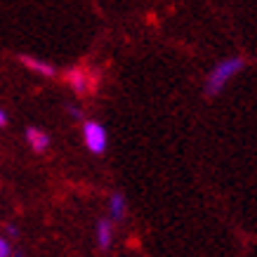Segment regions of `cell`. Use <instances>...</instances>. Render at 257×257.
Instances as JSON below:
<instances>
[{"label":"cell","instance_id":"1","mask_svg":"<svg viewBox=\"0 0 257 257\" xmlns=\"http://www.w3.org/2000/svg\"><path fill=\"white\" fill-rule=\"evenodd\" d=\"M243 66H245V59H243V57H229V59H222V62L208 73V80H205V94H208V97H217V94L226 87V83L234 78Z\"/></svg>","mask_w":257,"mask_h":257},{"label":"cell","instance_id":"2","mask_svg":"<svg viewBox=\"0 0 257 257\" xmlns=\"http://www.w3.org/2000/svg\"><path fill=\"white\" fill-rule=\"evenodd\" d=\"M83 137H85V144L92 154H104L106 151V130L104 125H99L97 120H87L83 125Z\"/></svg>","mask_w":257,"mask_h":257},{"label":"cell","instance_id":"3","mask_svg":"<svg viewBox=\"0 0 257 257\" xmlns=\"http://www.w3.org/2000/svg\"><path fill=\"white\" fill-rule=\"evenodd\" d=\"M66 83L78 94H85L87 87H90V78H87V73L83 69H71L69 73H66Z\"/></svg>","mask_w":257,"mask_h":257},{"label":"cell","instance_id":"4","mask_svg":"<svg viewBox=\"0 0 257 257\" xmlns=\"http://www.w3.org/2000/svg\"><path fill=\"white\" fill-rule=\"evenodd\" d=\"M22 59L24 66H29L31 71H36V73H40V76H47V78H52L57 71L52 64H47V62H40V59H33V57H19Z\"/></svg>","mask_w":257,"mask_h":257},{"label":"cell","instance_id":"5","mask_svg":"<svg viewBox=\"0 0 257 257\" xmlns=\"http://www.w3.org/2000/svg\"><path fill=\"white\" fill-rule=\"evenodd\" d=\"M26 140H29V144H31L36 151H45V149L50 147V137H47L43 130H38V127H29V130H26Z\"/></svg>","mask_w":257,"mask_h":257},{"label":"cell","instance_id":"6","mask_svg":"<svg viewBox=\"0 0 257 257\" xmlns=\"http://www.w3.org/2000/svg\"><path fill=\"white\" fill-rule=\"evenodd\" d=\"M97 243L101 250H106L111 245V222L109 219H99L97 224Z\"/></svg>","mask_w":257,"mask_h":257},{"label":"cell","instance_id":"7","mask_svg":"<svg viewBox=\"0 0 257 257\" xmlns=\"http://www.w3.org/2000/svg\"><path fill=\"white\" fill-rule=\"evenodd\" d=\"M109 210H111V215H113V219H123V215H125V198H123V196H120V194L111 196Z\"/></svg>","mask_w":257,"mask_h":257},{"label":"cell","instance_id":"8","mask_svg":"<svg viewBox=\"0 0 257 257\" xmlns=\"http://www.w3.org/2000/svg\"><path fill=\"white\" fill-rule=\"evenodd\" d=\"M0 257H10V243L5 238H0Z\"/></svg>","mask_w":257,"mask_h":257},{"label":"cell","instance_id":"9","mask_svg":"<svg viewBox=\"0 0 257 257\" xmlns=\"http://www.w3.org/2000/svg\"><path fill=\"white\" fill-rule=\"evenodd\" d=\"M69 113H71V116H73V118H80V116H83V113H80V109H76V106H71V109H69Z\"/></svg>","mask_w":257,"mask_h":257},{"label":"cell","instance_id":"10","mask_svg":"<svg viewBox=\"0 0 257 257\" xmlns=\"http://www.w3.org/2000/svg\"><path fill=\"white\" fill-rule=\"evenodd\" d=\"M3 125H8V113H5V111H0V127H3Z\"/></svg>","mask_w":257,"mask_h":257}]
</instances>
